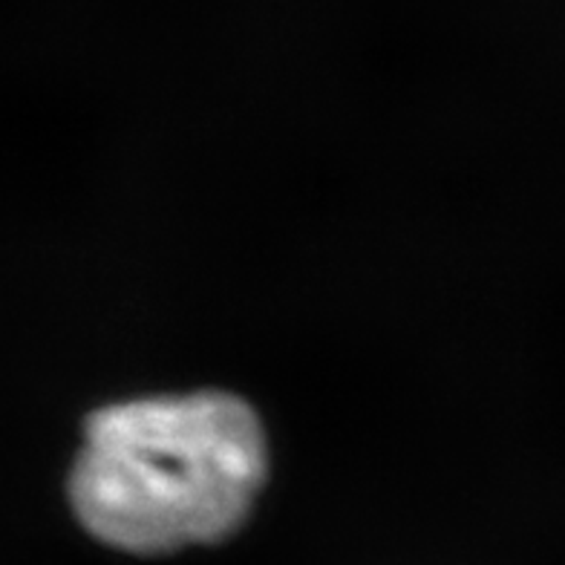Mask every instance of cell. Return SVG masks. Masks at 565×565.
I'll return each instance as SVG.
<instances>
[{"mask_svg":"<svg viewBox=\"0 0 565 565\" xmlns=\"http://www.w3.org/2000/svg\"><path fill=\"white\" fill-rule=\"evenodd\" d=\"M266 479L263 427L243 398L194 393L93 413L70 497L93 536L171 554L237 531Z\"/></svg>","mask_w":565,"mask_h":565,"instance_id":"obj_1","label":"cell"}]
</instances>
